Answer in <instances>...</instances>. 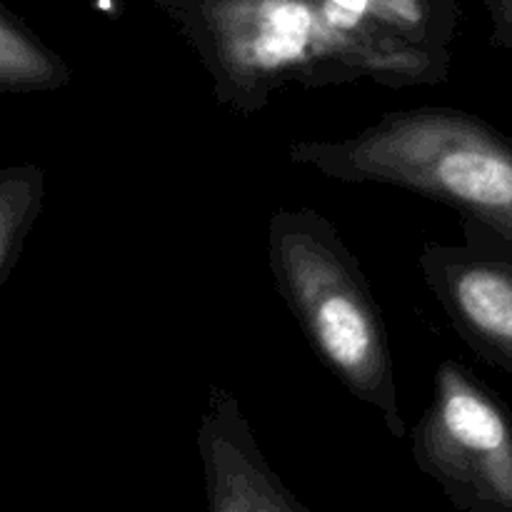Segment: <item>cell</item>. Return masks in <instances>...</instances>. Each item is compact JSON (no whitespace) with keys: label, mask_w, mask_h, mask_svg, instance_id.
<instances>
[{"label":"cell","mask_w":512,"mask_h":512,"mask_svg":"<svg viewBox=\"0 0 512 512\" xmlns=\"http://www.w3.org/2000/svg\"><path fill=\"white\" fill-rule=\"evenodd\" d=\"M358 45L368 78L390 88L443 83L458 30L455 0H320Z\"/></svg>","instance_id":"cell-6"},{"label":"cell","mask_w":512,"mask_h":512,"mask_svg":"<svg viewBox=\"0 0 512 512\" xmlns=\"http://www.w3.org/2000/svg\"><path fill=\"white\" fill-rule=\"evenodd\" d=\"M208 70L220 105L250 118L275 93L368 78L320 0H155Z\"/></svg>","instance_id":"cell-3"},{"label":"cell","mask_w":512,"mask_h":512,"mask_svg":"<svg viewBox=\"0 0 512 512\" xmlns=\"http://www.w3.org/2000/svg\"><path fill=\"white\" fill-rule=\"evenodd\" d=\"M268 265L325 368L383 418L393 438H405L383 310L338 228L313 208H278L268 223Z\"/></svg>","instance_id":"cell-2"},{"label":"cell","mask_w":512,"mask_h":512,"mask_svg":"<svg viewBox=\"0 0 512 512\" xmlns=\"http://www.w3.org/2000/svg\"><path fill=\"white\" fill-rule=\"evenodd\" d=\"M413 460L463 512H512V408L460 360L435 370Z\"/></svg>","instance_id":"cell-4"},{"label":"cell","mask_w":512,"mask_h":512,"mask_svg":"<svg viewBox=\"0 0 512 512\" xmlns=\"http://www.w3.org/2000/svg\"><path fill=\"white\" fill-rule=\"evenodd\" d=\"M68 80L70 70L58 55L43 48L15 23L0 18V90H58Z\"/></svg>","instance_id":"cell-9"},{"label":"cell","mask_w":512,"mask_h":512,"mask_svg":"<svg viewBox=\"0 0 512 512\" xmlns=\"http://www.w3.org/2000/svg\"><path fill=\"white\" fill-rule=\"evenodd\" d=\"M45 173L33 163L0 170V283L8 278L43 210Z\"/></svg>","instance_id":"cell-8"},{"label":"cell","mask_w":512,"mask_h":512,"mask_svg":"<svg viewBox=\"0 0 512 512\" xmlns=\"http://www.w3.org/2000/svg\"><path fill=\"white\" fill-rule=\"evenodd\" d=\"M208 512H308L270 468L243 405L223 385H210L198 423Z\"/></svg>","instance_id":"cell-7"},{"label":"cell","mask_w":512,"mask_h":512,"mask_svg":"<svg viewBox=\"0 0 512 512\" xmlns=\"http://www.w3.org/2000/svg\"><path fill=\"white\" fill-rule=\"evenodd\" d=\"M293 165L340 183L410 190L450 205L512 250V138L458 108L385 113L340 140H293Z\"/></svg>","instance_id":"cell-1"},{"label":"cell","mask_w":512,"mask_h":512,"mask_svg":"<svg viewBox=\"0 0 512 512\" xmlns=\"http://www.w3.org/2000/svg\"><path fill=\"white\" fill-rule=\"evenodd\" d=\"M493 23V43L512 50V0H483Z\"/></svg>","instance_id":"cell-10"},{"label":"cell","mask_w":512,"mask_h":512,"mask_svg":"<svg viewBox=\"0 0 512 512\" xmlns=\"http://www.w3.org/2000/svg\"><path fill=\"white\" fill-rule=\"evenodd\" d=\"M465 243H425V285L478 358L512 375V250L463 220Z\"/></svg>","instance_id":"cell-5"}]
</instances>
